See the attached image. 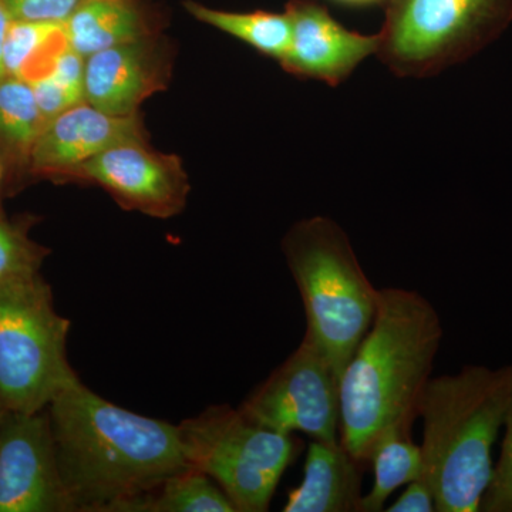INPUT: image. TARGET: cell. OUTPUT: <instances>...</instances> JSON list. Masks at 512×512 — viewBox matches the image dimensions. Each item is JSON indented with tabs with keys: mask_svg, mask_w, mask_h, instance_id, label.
Instances as JSON below:
<instances>
[{
	"mask_svg": "<svg viewBox=\"0 0 512 512\" xmlns=\"http://www.w3.org/2000/svg\"><path fill=\"white\" fill-rule=\"evenodd\" d=\"M47 412L76 512H120L190 467L177 426L103 399L80 377L57 394Z\"/></svg>",
	"mask_w": 512,
	"mask_h": 512,
	"instance_id": "6da1fadb",
	"label": "cell"
},
{
	"mask_svg": "<svg viewBox=\"0 0 512 512\" xmlns=\"http://www.w3.org/2000/svg\"><path fill=\"white\" fill-rule=\"evenodd\" d=\"M443 336L421 293L377 289L375 316L339 379L340 443L366 466L383 431L412 433Z\"/></svg>",
	"mask_w": 512,
	"mask_h": 512,
	"instance_id": "7a4b0ae2",
	"label": "cell"
},
{
	"mask_svg": "<svg viewBox=\"0 0 512 512\" xmlns=\"http://www.w3.org/2000/svg\"><path fill=\"white\" fill-rule=\"evenodd\" d=\"M512 399L511 365L464 366L431 377L421 394L423 477L436 512H480L493 476V447Z\"/></svg>",
	"mask_w": 512,
	"mask_h": 512,
	"instance_id": "3957f363",
	"label": "cell"
},
{
	"mask_svg": "<svg viewBox=\"0 0 512 512\" xmlns=\"http://www.w3.org/2000/svg\"><path fill=\"white\" fill-rule=\"evenodd\" d=\"M282 249L301 293L305 338L340 377L375 316L377 289L348 235L332 218L318 215L296 222Z\"/></svg>",
	"mask_w": 512,
	"mask_h": 512,
	"instance_id": "277c9868",
	"label": "cell"
},
{
	"mask_svg": "<svg viewBox=\"0 0 512 512\" xmlns=\"http://www.w3.org/2000/svg\"><path fill=\"white\" fill-rule=\"evenodd\" d=\"M70 320L42 275L0 286V403L36 413L79 375L67 357Z\"/></svg>",
	"mask_w": 512,
	"mask_h": 512,
	"instance_id": "5b68a950",
	"label": "cell"
},
{
	"mask_svg": "<svg viewBox=\"0 0 512 512\" xmlns=\"http://www.w3.org/2000/svg\"><path fill=\"white\" fill-rule=\"evenodd\" d=\"M178 427L188 466L215 481L237 512L268 511L301 441L255 423L229 404L210 406Z\"/></svg>",
	"mask_w": 512,
	"mask_h": 512,
	"instance_id": "8992f818",
	"label": "cell"
},
{
	"mask_svg": "<svg viewBox=\"0 0 512 512\" xmlns=\"http://www.w3.org/2000/svg\"><path fill=\"white\" fill-rule=\"evenodd\" d=\"M500 0H396L377 56L400 77H427L473 53Z\"/></svg>",
	"mask_w": 512,
	"mask_h": 512,
	"instance_id": "52a82bcc",
	"label": "cell"
},
{
	"mask_svg": "<svg viewBox=\"0 0 512 512\" xmlns=\"http://www.w3.org/2000/svg\"><path fill=\"white\" fill-rule=\"evenodd\" d=\"M339 375L326 356L303 336L301 345L239 406L255 423L278 433L308 434L339 443Z\"/></svg>",
	"mask_w": 512,
	"mask_h": 512,
	"instance_id": "ba28073f",
	"label": "cell"
},
{
	"mask_svg": "<svg viewBox=\"0 0 512 512\" xmlns=\"http://www.w3.org/2000/svg\"><path fill=\"white\" fill-rule=\"evenodd\" d=\"M0 512H76L60 474L47 409L3 414Z\"/></svg>",
	"mask_w": 512,
	"mask_h": 512,
	"instance_id": "9c48e42d",
	"label": "cell"
},
{
	"mask_svg": "<svg viewBox=\"0 0 512 512\" xmlns=\"http://www.w3.org/2000/svg\"><path fill=\"white\" fill-rule=\"evenodd\" d=\"M66 180L109 191L121 207L156 218L183 211L190 184L181 160L156 153L146 143H124L77 165Z\"/></svg>",
	"mask_w": 512,
	"mask_h": 512,
	"instance_id": "30bf717a",
	"label": "cell"
},
{
	"mask_svg": "<svg viewBox=\"0 0 512 512\" xmlns=\"http://www.w3.org/2000/svg\"><path fill=\"white\" fill-rule=\"evenodd\" d=\"M286 13L291 19L292 42L281 64L302 79L339 86L363 60L379 52L380 33L352 32L316 3L295 0Z\"/></svg>",
	"mask_w": 512,
	"mask_h": 512,
	"instance_id": "8fae6325",
	"label": "cell"
},
{
	"mask_svg": "<svg viewBox=\"0 0 512 512\" xmlns=\"http://www.w3.org/2000/svg\"><path fill=\"white\" fill-rule=\"evenodd\" d=\"M124 143H146L137 114L111 116L82 101L45 124L33 147L29 171L66 180L77 165Z\"/></svg>",
	"mask_w": 512,
	"mask_h": 512,
	"instance_id": "7c38bea8",
	"label": "cell"
},
{
	"mask_svg": "<svg viewBox=\"0 0 512 512\" xmlns=\"http://www.w3.org/2000/svg\"><path fill=\"white\" fill-rule=\"evenodd\" d=\"M165 60L147 37L86 57L84 100L111 116H133L151 94L163 89Z\"/></svg>",
	"mask_w": 512,
	"mask_h": 512,
	"instance_id": "4fadbf2b",
	"label": "cell"
},
{
	"mask_svg": "<svg viewBox=\"0 0 512 512\" xmlns=\"http://www.w3.org/2000/svg\"><path fill=\"white\" fill-rule=\"evenodd\" d=\"M366 464L342 443L312 440L303 477L286 498L285 512H359Z\"/></svg>",
	"mask_w": 512,
	"mask_h": 512,
	"instance_id": "5bb4252c",
	"label": "cell"
},
{
	"mask_svg": "<svg viewBox=\"0 0 512 512\" xmlns=\"http://www.w3.org/2000/svg\"><path fill=\"white\" fill-rule=\"evenodd\" d=\"M64 30L69 46L83 57L147 37L141 16L127 0H82Z\"/></svg>",
	"mask_w": 512,
	"mask_h": 512,
	"instance_id": "9a60e30c",
	"label": "cell"
},
{
	"mask_svg": "<svg viewBox=\"0 0 512 512\" xmlns=\"http://www.w3.org/2000/svg\"><path fill=\"white\" fill-rule=\"evenodd\" d=\"M369 464L375 480L369 493L360 500L359 512L384 511L397 488L423 477L421 447L414 443L412 433L400 429L380 434L370 451Z\"/></svg>",
	"mask_w": 512,
	"mask_h": 512,
	"instance_id": "2e32d148",
	"label": "cell"
},
{
	"mask_svg": "<svg viewBox=\"0 0 512 512\" xmlns=\"http://www.w3.org/2000/svg\"><path fill=\"white\" fill-rule=\"evenodd\" d=\"M45 127L35 93L26 80L6 77L0 82V156L5 164L29 170L30 156ZM8 167V165H6Z\"/></svg>",
	"mask_w": 512,
	"mask_h": 512,
	"instance_id": "e0dca14e",
	"label": "cell"
},
{
	"mask_svg": "<svg viewBox=\"0 0 512 512\" xmlns=\"http://www.w3.org/2000/svg\"><path fill=\"white\" fill-rule=\"evenodd\" d=\"M120 512H237L220 485L197 468L178 471Z\"/></svg>",
	"mask_w": 512,
	"mask_h": 512,
	"instance_id": "ac0fdd59",
	"label": "cell"
},
{
	"mask_svg": "<svg viewBox=\"0 0 512 512\" xmlns=\"http://www.w3.org/2000/svg\"><path fill=\"white\" fill-rule=\"evenodd\" d=\"M188 12L201 22L237 37L262 55L274 57L279 63L288 55L292 42V25L288 13L225 12L188 2Z\"/></svg>",
	"mask_w": 512,
	"mask_h": 512,
	"instance_id": "d6986e66",
	"label": "cell"
},
{
	"mask_svg": "<svg viewBox=\"0 0 512 512\" xmlns=\"http://www.w3.org/2000/svg\"><path fill=\"white\" fill-rule=\"evenodd\" d=\"M67 45L62 22L12 20L5 43L6 74L33 82L50 72L53 60Z\"/></svg>",
	"mask_w": 512,
	"mask_h": 512,
	"instance_id": "ffe728a7",
	"label": "cell"
},
{
	"mask_svg": "<svg viewBox=\"0 0 512 512\" xmlns=\"http://www.w3.org/2000/svg\"><path fill=\"white\" fill-rule=\"evenodd\" d=\"M30 215L9 218L0 208V286L40 274L49 249L30 238Z\"/></svg>",
	"mask_w": 512,
	"mask_h": 512,
	"instance_id": "44dd1931",
	"label": "cell"
},
{
	"mask_svg": "<svg viewBox=\"0 0 512 512\" xmlns=\"http://www.w3.org/2000/svg\"><path fill=\"white\" fill-rule=\"evenodd\" d=\"M504 430L500 458L494 464L490 484L481 498L480 512H512V399Z\"/></svg>",
	"mask_w": 512,
	"mask_h": 512,
	"instance_id": "7402d4cb",
	"label": "cell"
},
{
	"mask_svg": "<svg viewBox=\"0 0 512 512\" xmlns=\"http://www.w3.org/2000/svg\"><path fill=\"white\" fill-rule=\"evenodd\" d=\"M13 20L66 22L82 0H3Z\"/></svg>",
	"mask_w": 512,
	"mask_h": 512,
	"instance_id": "603a6c76",
	"label": "cell"
},
{
	"mask_svg": "<svg viewBox=\"0 0 512 512\" xmlns=\"http://www.w3.org/2000/svg\"><path fill=\"white\" fill-rule=\"evenodd\" d=\"M30 86L35 93L37 107H39L45 124L69 110L70 107L84 101L63 87L62 84L57 83L50 74L33 80L30 82Z\"/></svg>",
	"mask_w": 512,
	"mask_h": 512,
	"instance_id": "cb8c5ba5",
	"label": "cell"
},
{
	"mask_svg": "<svg viewBox=\"0 0 512 512\" xmlns=\"http://www.w3.org/2000/svg\"><path fill=\"white\" fill-rule=\"evenodd\" d=\"M84 64H86V57L74 52L72 47L67 45L55 57L47 74L84 100Z\"/></svg>",
	"mask_w": 512,
	"mask_h": 512,
	"instance_id": "d4e9b609",
	"label": "cell"
},
{
	"mask_svg": "<svg viewBox=\"0 0 512 512\" xmlns=\"http://www.w3.org/2000/svg\"><path fill=\"white\" fill-rule=\"evenodd\" d=\"M389 512H436V497L424 478L406 485V490L389 508Z\"/></svg>",
	"mask_w": 512,
	"mask_h": 512,
	"instance_id": "484cf974",
	"label": "cell"
},
{
	"mask_svg": "<svg viewBox=\"0 0 512 512\" xmlns=\"http://www.w3.org/2000/svg\"><path fill=\"white\" fill-rule=\"evenodd\" d=\"M12 16H10L5 2L0 0V82L8 77L5 69V43L6 36H8L10 23H12Z\"/></svg>",
	"mask_w": 512,
	"mask_h": 512,
	"instance_id": "4316f807",
	"label": "cell"
},
{
	"mask_svg": "<svg viewBox=\"0 0 512 512\" xmlns=\"http://www.w3.org/2000/svg\"><path fill=\"white\" fill-rule=\"evenodd\" d=\"M5 177H6V164H5V161H3V157L0 156V208H2V191H3V184H5Z\"/></svg>",
	"mask_w": 512,
	"mask_h": 512,
	"instance_id": "83f0119b",
	"label": "cell"
},
{
	"mask_svg": "<svg viewBox=\"0 0 512 512\" xmlns=\"http://www.w3.org/2000/svg\"><path fill=\"white\" fill-rule=\"evenodd\" d=\"M342 2H348V3H367V2H373V0H342Z\"/></svg>",
	"mask_w": 512,
	"mask_h": 512,
	"instance_id": "f1b7e54d",
	"label": "cell"
},
{
	"mask_svg": "<svg viewBox=\"0 0 512 512\" xmlns=\"http://www.w3.org/2000/svg\"><path fill=\"white\" fill-rule=\"evenodd\" d=\"M6 410L8 409H5V406H3L2 403H0V423H2L3 414H5Z\"/></svg>",
	"mask_w": 512,
	"mask_h": 512,
	"instance_id": "f546056e",
	"label": "cell"
}]
</instances>
